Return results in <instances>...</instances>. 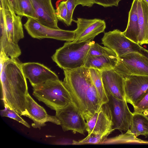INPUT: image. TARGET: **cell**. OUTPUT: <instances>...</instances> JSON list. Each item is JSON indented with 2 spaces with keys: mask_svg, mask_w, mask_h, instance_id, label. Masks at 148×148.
<instances>
[{
  "mask_svg": "<svg viewBox=\"0 0 148 148\" xmlns=\"http://www.w3.org/2000/svg\"><path fill=\"white\" fill-rule=\"evenodd\" d=\"M113 126L111 112L108 104L106 103L86 121V131L88 134L91 133L110 134L114 130Z\"/></svg>",
  "mask_w": 148,
  "mask_h": 148,
  "instance_id": "obj_11",
  "label": "cell"
},
{
  "mask_svg": "<svg viewBox=\"0 0 148 148\" xmlns=\"http://www.w3.org/2000/svg\"><path fill=\"white\" fill-rule=\"evenodd\" d=\"M77 24L75 30V42L92 41L95 36L103 32L106 28L104 20L98 18L87 19L77 18L73 20Z\"/></svg>",
  "mask_w": 148,
  "mask_h": 148,
  "instance_id": "obj_10",
  "label": "cell"
},
{
  "mask_svg": "<svg viewBox=\"0 0 148 148\" xmlns=\"http://www.w3.org/2000/svg\"><path fill=\"white\" fill-rule=\"evenodd\" d=\"M101 77L106 92L117 98L125 100L124 78L114 69L101 71Z\"/></svg>",
  "mask_w": 148,
  "mask_h": 148,
  "instance_id": "obj_17",
  "label": "cell"
},
{
  "mask_svg": "<svg viewBox=\"0 0 148 148\" xmlns=\"http://www.w3.org/2000/svg\"><path fill=\"white\" fill-rule=\"evenodd\" d=\"M66 3L67 10V16L66 25L69 26L71 25L73 20V14L74 10L76 6L75 0H66Z\"/></svg>",
  "mask_w": 148,
  "mask_h": 148,
  "instance_id": "obj_30",
  "label": "cell"
},
{
  "mask_svg": "<svg viewBox=\"0 0 148 148\" xmlns=\"http://www.w3.org/2000/svg\"><path fill=\"white\" fill-rule=\"evenodd\" d=\"M110 134L109 133L99 134L91 133L82 140L78 141L73 140L72 144L83 145L102 144L107 139L108 136Z\"/></svg>",
  "mask_w": 148,
  "mask_h": 148,
  "instance_id": "obj_26",
  "label": "cell"
},
{
  "mask_svg": "<svg viewBox=\"0 0 148 148\" xmlns=\"http://www.w3.org/2000/svg\"><path fill=\"white\" fill-rule=\"evenodd\" d=\"M21 67L25 77L29 79L33 88L49 81L59 79L55 72L40 63H22Z\"/></svg>",
  "mask_w": 148,
  "mask_h": 148,
  "instance_id": "obj_12",
  "label": "cell"
},
{
  "mask_svg": "<svg viewBox=\"0 0 148 148\" xmlns=\"http://www.w3.org/2000/svg\"><path fill=\"white\" fill-rule=\"evenodd\" d=\"M26 108L28 117L33 121L32 126L34 128L40 129L45 126V123L47 122L60 125V122L56 116L48 114L44 108L37 103L29 93L26 96Z\"/></svg>",
  "mask_w": 148,
  "mask_h": 148,
  "instance_id": "obj_15",
  "label": "cell"
},
{
  "mask_svg": "<svg viewBox=\"0 0 148 148\" xmlns=\"http://www.w3.org/2000/svg\"><path fill=\"white\" fill-rule=\"evenodd\" d=\"M127 133L136 136H148V118L143 113L133 112L130 128Z\"/></svg>",
  "mask_w": 148,
  "mask_h": 148,
  "instance_id": "obj_22",
  "label": "cell"
},
{
  "mask_svg": "<svg viewBox=\"0 0 148 148\" xmlns=\"http://www.w3.org/2000/svg\"><path fill=\"white\" fill-rule=\"evenodd\" d=\"M0 115L1 116H5L13 119L23 124L27 127L29 128L30 126L25 121L20 115L14 110L6 107L3 110L0 111Z\"/></svg>",
  "mask_w": 148,
  "mask_h": 148,
  "instance_id": "obj_27",
  "label": "cell"
},
{
  "mask_svg": "<svg viewBox=\"0 0 148 148\" xmlns=\"http://www.w3.org/2000/svg\"><path fill=\"white\" fill-rule=\"evenodd\" d=\"M117 57L105 56H88L84 66L101 71L114 69L118 60Z\"/></svg>",
  "mask_w": 148,
  "mask_h": 148,
  "instance_id": "obj_21",
  "label": "cell"
},
{
  "mask_svg": "<svg viewBox=\"0 0 148 148\" xmlns=\"http://www.w3.org/2000/svg\"><path fill=\"white\" fill-rule=\"evenodd\" d=\"M56 116L64 131L72 130L74 133L84 134L86 131V122L79 110L71 103L56 111Z\"/></svg>",
  "mask_w": 148,
  "mask_h": 148,
  "instance_id": "obj_8",
  "label": "cell"
},
{
  "mask_svg": "<svg viewBox=\"0 0 148 148\" xmlns=\"http://www.w3.org/2000/svg\"><path fill=\"white\" fill-rule=\"evenodd\" d=\"M0 51L11 58H18L21 52L18 43L12 41L9 36L3 10L0 6Z\"/></svg>",
  "mask_w": 148,
  "mask_h": 148,
  "instance_id": "obj_18",
  "label": "cell"
},
{
  "mask_svg": "<svg viewBox=\"0 0 148 148\" xmlns=\"http://www.w3.org/2000/svg\"><path fill=\"white\" fill-rule=\"evenodd\" d=\"M37 21L41 24L52 28L59 29L56 10L51 0H31Z\"/></svg>",
  "mask_w": 148,
  "mask_h": 148,
  "instance_id": "obj_16",
  "label": "cell"
},
{
  "mask_svg": "<svg viewBox=\"0 0 148 148\" xmlns=\"http://www.w3.org/2000/svg\"><path fill=\"white\" fill-rule=\"evenodd\" d=\"M76 6L81 5L82 6L92 7L94 4L93 0H75Z\"/></svg>",
  "mask_w": 148,
  "mask_h": 148,
  "instance_id": "obj_32",
  "label": "cell"
},
{
  "mask_svg": "<svg viewBox=\"0 0 148 148\" xmlns=\"http://www.w3.org/2000/svg\"><path fill=\"white\" fill-rule=\"evenodd\" d=\"M148 4V0H143Z\"/></svg>",
  "mask_w": 148,
  "mask_h": 148,
  "instance_id": "obj_36",
  "label": "cell"
},
{
  "mask_svg": "<svg viewBox=\"0 0 148 148\" xmlns=\"http://www.w3.org/2000/svg\"><path fill=\"white\" fill-rule=\"evenodd\" d=\"M124 78L125 100L134 106L148 89V76L130 75Z\"/></svg>",
  "mask_w": 148,
  "mask_h": 148,
  "instance_id": "obj_14",
  "label": "cell"
},
{
  "mask_svg": "<svg viewBox=\"0 0 148 148\" xmlns=\"http://www.w3.org/2000/svg\"><path fill=\"white\" fill-rule=\"evenodd\" d=\"M108 99L107 103L112 115L113 128L121 131H128L130 129L133 116L125 100L117 98L106 92Z\"/></svg>",
  "mask_w": 148,
  "mask_h": 148,
  "instance_id": "obj_9",
  "label": "cell"
},
{
  "mask_svg": "<svg viewBox=\"0 0 148 148\" xmlns=\"http://www.w3.org/2000/svg\"><path fill=\"white\" fill-rule=\"evenodd\" d=\"M105 56L117 57L112 49L106 47H103L93 41L89 49L88 56Z\"/></svg>",
  "mask_w": 148,
  "mask_h": 148,
  "instance_id": "obj_25",
  "label": "cell"
},
{
  "mask_svg": "<svg viewBox=\"0 0 148 148\" xmlns=\"http://www.w3.org/2000/svg\"><path fill=\"white\" fill-rule=\"evenodd\" d=\"M33 90V95L39 101L56 111L72 103L69 92L59 79L48 81Z\"/></svg>",
  "mask_w": 148,
  "mask_h": 148,
  "instance_id": "obj_4",
  "label": "cell"
},
{
  "mask_svg": "<svg viewBox=\"0 0 148 148\" xmlns=\"http://www.w3.org/2000/svg\"><path fill=\"white\" fill-rule=\"evenodd\" d=\"M121 0H93L94 3L102 5L104 7L117 6Z\"/></svg>",
  "mask_w": 148,
  "mask_h": 148,
  "instance_id": "obj_31",
  "label": "cell"
},
{
  "mask_svg": "<svg viewBox=\"0 0 148 148\" xmlns=\"http://www.w3.org/2000/svg\"><path fill=\"white\" fill-rule=\"evenodd\" d=\"M139 0H133L129 13L127 25L123 34L133 42L138 44L139 27L138 6Z\"/></svg>",
  "mask_w": 148,
  "mask_h": 148,
  "instance_id": "obj_19",
  "label": "cell"
},
{
  "mask_svg": "<svg viewBox=\"0 0 148 148\" xmlns=\"http://www.w3.org/2000/svg\"><path fill=\"white\" fill-rule=\"evenodd\" d=\"M93 41L66 42L56 49L53 60L63 70H73L84 66Z\"/></svg>",
  "mask_w": 148,
  "mask_h": 148,
  "instance_id": "obj_3",
  "label": "cell"
},
{
  "mask_svg": "<svg viewBox=\"0 0 148 148\" xmlns=\"http://www.w3.org/2000/svg\"><path fill=\"white\" fill-rule=\"evenodd\" d=\"M143 113L148 118V110L145 111Z\"/></svg>",
  "mask_w": 148,
  "mask_h": 148,
  "instance_id": "obj_34",
  "label": "cell"
},
{
  "mask_svg": "<svg viewBox=\"0 0 148 148\" xmlns=\"http://www.w3.org/2000/svg\"><path fill=\"white\" fill-rule=\"evenodd\" d=\"M101 43L113 50L118 57L132 52L144 55L143 51L145 49L127 38L118 29L105 33Z\"/></svg>",
  "mask_w": 148,
  "mask_h": 148,
  "instance_id": "obj_6",
  "label": "cell"
},
{
  "mask_svg": "<svg viewBox=\"0 0 148 148\" xmlns=\"http://www.w3.org/2000/svg\"><path fill=\"white\" fill-rule=\"evenodd\" d=\"M138 44H148V4L143 0L138 1Z\"/></svg>",
  "mask_w": 148,
  "mask_h": 148,
  "instance_id": "obj_20",
  "label": "cell"
},
{
  "mask_svg": "<svg viewBox=\"0 0 148 148\" xmlns=\"http://www.w3.org/2000/svg\"><path fill=\"white\" fill-rule=\"evenodd\" d=\"M16 14L36 20V16L31 0H15Z\"/></svg>",
  "mask_w": 148,
  "mask_h": 148,
  "instance_id": "obj_23",
  "label": "cell"
},
{
  "mask_svg": "<svg viewBox=\"0 0 148 148\" xmlns=\"http://www.w3.org/2000/svg\"><path fill=\"white\" fill-rule=\"evenodd\" d=\"M118 58L114 69L124 78L130 75L148 76V58L145 54L132 52Z\"/></svg>",
  "mask_w": 148,
  "mask_h": 148,
  "instance_id": "obj_5",
  "label": "cell"
},
{
  "mask_svg": "<svg viewBox=\"0 0 148 148\" xmlns=\"http://www.w3.org/2000/svg\"><path fill=\"white\" fill-rule=\"evenodd\" d=\"M93 83L103 103H107L108 99L103 86L101 77V71L97 69H89Z\"/></svg>",
  "mask_w": 148,
  "mask_h": 148,
  "instance_id": "obj_24",
  "label": "cell"
},
{
  "mask_svg": "<svg viewBox=\"0 0 148 148\" xmlns=\"http://www.w3.org/2000/svg\"><path fill=\"white\" fill-rule=\"evenodd\" d=\"M3 12L8 34L15 43L24 38L21 17L16 14L8 0H0Z\"/></svg>",
  "mask_w": 148,
  "mask_h": 148,
  "instance_id": "obj_13",
  "label": "cell"
},
{
  "mask_svg": "<svg viewBox=\"0 0 148 148\" xmlns=\"http://www.w3.org/2000/svg\"><path fill=\"white\" fill-rule=\"evenodd\" d=\"M21 64L18 58H9L0 67L1 99L5 107L14 110L20 115L28 117L26 108L28 88Z\"/></svg>",
  "mask_w": 148,
  "mask_h": 148,
  "instance_id": "obj_2",
  "label": "cell"
},
{
  "mask_svg": "<svg viewBox=\"0 0 148 148\" xmlns=\"http://www.w3.org/2000/svg\"><path fill=\"white\" fill-rule=\"evenodd\" d=\"M56 13L58 20L66 23L67 16V10L66 1L59 0L56 3Z\"/></svg>",
  "mask_w": 148,
  "mask_h": 148,
  "instance_id": "obj_28",
  "label": "cell"
},
{
  "mask_svg": "<svg viewBox=\"0 0 148 148\" xmlns=\"http://www.w3.org/2000/svg\"><path fill=\"white\" fill-rule=\"evenodd\" d=\"M11 5H12L15 11L16 9V4L15 0H8Z\"/></svg>",
  "mask_w": 148,
  "mask_h": 148,
  "instance_id": "obj_33",
  "label": "cell"
},
{
  "mask_svg": "<svg viewBox=\"0 0 148 148\" xmlns=\"http://www.w3.org/2000/svg\"><path fill=\"white\" fill-rule=\"evenodd\" d=\"M24 26L28 34L34 38H52L66 42L73 41L75 40V30L51 28L45 26L32 18H28Z\"/></svg>",
  "mask_w": 148,
  "mask_h": 148,
  "instance_id": "obj_7",
  "label": "cell"
},
{
  "mask_svg": "<svg viewBox=\"0 0 148 148\" xmlns=\"http://www.w3.org/2000/svg\"><path fill=\"white\" fill-rule=\"evenodd\" d=\"M143 52L145 55L148 58V50L145 49V50L143 51Z\"/></svg>",
  "mask_w": 148,
  "mask_h": 148,
  "instance_id": "obj_35",
  "label": "cell"
},
{
  "mask_svg": "<svg viewBox=\"0 0 148 148\" xmlns=\"http://www.w3.org/2000/svg\"><path fill=\"white\" fill-rule=\"evenodd\" d=\"M133 107L134 112L143 113L148 110V89Z\"/></svg>",
  "mask_w": 148,
  "mask_h": 148,
  "instance_id": "obj_29",
  "label": "cell"
},
{
  "mask_svg": "<svg viewBox=\"0 0 148 148\" xmlns=\"http://www.w3.org/2000/svg\"><path fill=\"white\" fill-rule=\"evenodd\" d=\"M63 70V84L69 93L72 103L87 121L104 103L93 83L89 69L83 66Z\"/></svg>",
  "mask_w": 148,
  "mask_h": 148,
  "instance_id": "obj_1",
  "label": "cell"
}]
</instances>
